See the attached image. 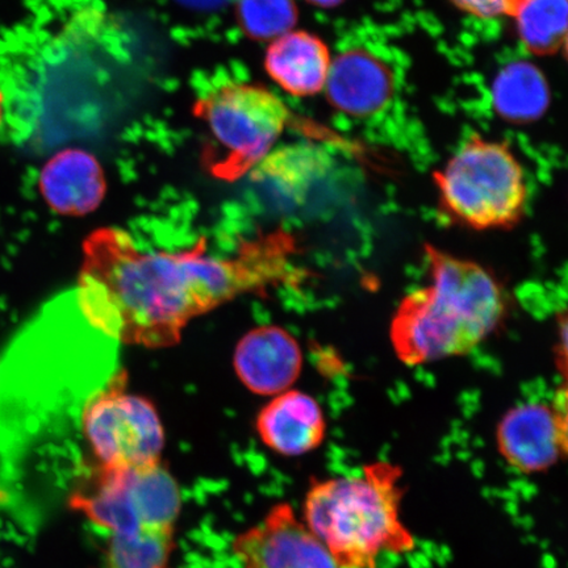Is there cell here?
<instances>
[{"label":"cell","instance_id":"cell-1","mask_svg":"<svg viewBox=\"0 0 568 568\" xmlns=\"http://www.w3.org/2000/svg\"><path fill=\"white\" fill-rule=\"evenodd\" d=\"M287 246L284 234H270L230 258L209 254L204 240L184 251L142 252L130 234L105 226L84 240L78 305L119 344L173 346L191 320L278 281Z\"/></svg>","mask_w":568,"mask_h":568},{"label":"cell","instance_id":"cell-2","mask_svg":"<svg viewBox=\"0 0 568 568\" xmlns=\"http://www.w3.org/2000/svg\"><path fill=\"white\" fill-rule=\"evenodd\" d=\"M119 345L83 316L75 290L65 291L44 304L13 341L0 371V389L24 409H82L122 367Z\"/></svg>","mask_w":568,"mask_h":568},{"label":"cell","instance_id":"cell-3","mask_svg":"<svg viewBox=\"0 0 568 568\" xmlns=\"http://www.w3.org/2000/svg\"><path fill=\"white\" fill-rule=\"evenodd\" d=\"M425 257L430 282L403 297L389 326L394 352L408 366L473 352L507 311L506 293L485 266L433 245Z\"/></svg>","mask_w":568,"mask_h":568},{"label":"cell","instance_id":"cell-4","mask_svg":"<svg viewBox=\"0 0 568 568\" xmlns=\"http://www.w3.org/2000/svg\"><path fill=\"white\" fill-rule=\"evenodd\" d=\"M403 475L399 465L376 460L359 474L312 480L302 520L339 567L376 568L385 554L415 550L402 516Z\"/></svg>","mask_w":568,"mask_h":568},{"label":"cell","instance_id":"cell-5","mask_svg":"<svg viewBox=\"0 0 568 568\" xmlns=\"http://www.w3.org/2000/svg\"><path fill=\"white\" fill-rule=\"evenodd\" d=\"M433 178L443 212L466 229H514L527 211L524 168L503 142L468 139Z\"/></svg>","mask_w":568,"mask_h":568},{"label":"cell","instance_id":"cell-6","mask_svg":"<svg viewBox=\"0 0 568 568\" xmlns=\"http://www.w3.org/2000/svg\"><path fill=\"white\" fill-rule=\"evenodd\" d=\"M69 506L112 535L174 530L182 506L173 475L161 464L141 467L97 465L74 489Z\"/></svg>","mask_w":568,"mask_h":568},{"label":"cell","instance_id":"cell-7","mask_svg":"<svg viewBox=\"0 0 568 568\" xmlns=\"http://www.w3.org/2000/svg\"><path fill=\"white\" fill-rule=\"evenodd\" d=\"M222 158L211 166L223 180H237L273 151L290 120L286 103L266 88L226 83L197 104Z\"/></svg>","mask_w":568,"mask_h":568},{"label":"cell","instance_id":"cell-8","mask_svg":"<svg viewBox=\"0 0 568 568\" xmlns=\"http://www.w3.org/2000/svg\"><path fill=\"white\" fill-rule=\"evenodd\" d=\"M126 385L122 366L81 409L83 435L98 465L141 467L161 460L165 430L158 409L145 397L128 393Z\"/></svg>","mask_w":568,"mask_h":568},{"label":"cell","instance_id":"cell-9","mask_svg":"<svg viewBox=\"0 0 568 568\" xmlns=\"http://www.w3.org/2000/svg\"><path fill=\"white\" fill-rule=\"evenodd\" d=\"M500 457L514 470L536 475L551 470L567 454V390L551 403H524L500 418L495 433Z\"/></svg>","mask_w":568,"mask_h":568},{"label":"cell","instance_id":"cell-10","mask_svg":"<svg viewBox=\"0 0 568 568\" xmlns=\"http://www.w3.org/2000/svg\"><path fill=\"white\" fill-rule=\"evenodd\" d=\"M232 548L241 568H343L288 503L276 504Z\"/></svg>","mask_w":568,"mask_h":568},{"label":"cell","instance_id":"cell-11","mask_svg":"<svg viewBox=\"0 0 568 568\" xmlns=\"http://www.w3.org/2000/svg\"><path fill=\"white\" fill-rule=\"evenodd\" d=\"M302 367L301 345L280 326H260L248 332L234 353L239 378L258 395H278L290 389Z\"/></svg>","mask_w":568,"mask_h":568},{"label":"cell","instance_id":"cell-12","mask_svg":"<svg viewBox=\"0 0 568 568\" xmlns=\"http://www.w3.org/2000/svg\"><path fill=\"white\" fill-rule=\"evenodd\" d=\"M394 89V75L378 54L351 49L332 60L324 92L338 111L367 118L388 105Z\"/></svg>","mask_w":568,"mask_h":568},{"label":"cell","instance_id":"cell-13","mask_svg":"<svg viewBox=\"0 0 568 568\" xmlns=\"http://www.w3.org/2000/svg\"><path fill=\"white\" fill-rule=\"evenodd\" d=\"M258 436L270 450L283 457L315 452L326 436V418L315 397L297 389L275 395L257 417Z\"/></svg>","mask_w":568,"mask_h":568},{"label":"cell","instance_id":"cell-14","mask_svg":"<svg viewBox=\"0 0 568 568\" xmlns=\"http://www.w3.org/2000/svg\"><path fill=\"white\" fill-rule=\"evenodd\" d=\"M328 45L307 31H287L268 45L265 69L287 94L314 97L323 92L332 67Z\"/></svg>","mask_w":568,"mask_h":568},{"label":"cell","instance_id":"cell-15","mask_svg":"<svg viewBox=\"0 0 568 568\" xmlns=\"http://www.w3.org/2000/svg\"><path fill=\"white\" fill-rule=\"evenodd\" d=\"M40 190L45 202L61 215H89L105 195L103 169L88 152L67 149L42 169Z\"/></svg>","mask_w":568,"mask_h":568},{"label":"cell","instance_id":"cell-16","mask_svg":"<svg viewBox=\"0 0 568 568\" xmlns=\"http://www.w3.org/2000/svg\"><path fill=\"white\" fill-rule=\"evenodd\" d=\"M567 13V0H509L506 17L529 52L550 55L566 47Z\"/></svg>","mask_w":568,"mask_h":568},{"label":"cell","instance_id":"cell-17","mask_svg":"<svg viewBox=\"0 0 568 568\" xmlns=\"http://www.w3.org/2000/svg\"><path fill=\"white\" fill-rule=\"evenodd\" d=\"M495 105L504 118L514 122H530L542 115L549 92L544 77L529 63H516L497 78Z\"/></svg>","mask_w":568,"mask_h":568},{"label":"cell","instance_id":"cell-18","mask_svg":"<svg viewBox=\"0 0 568 568\" xmlns=\"http://www.w3.org/2000/svg\"><path fill=\"white\" fill-rule=\"evenodd\" d=\"M174 550V530H142L112 535L102 568H169Z\"/></svg>","mask_w":568,"mask_h":568},{"label":"cell","instance_id":"cell-19","mask_svg":"<svg viewBox=\"0 0 568 568\" xmlns=\"http://www.w3.org/2000/svg\"><path fill=\"white\" fill-rule=\"evenodd\" d=\"M239 17L253 38H278L290 31L294 7L290 0H239Z\"/></svg>","mask_w":568,"mask_h":568},{"label":"cell","instance_id":"cell-20","mask_svg":"<svg viewBox=\"0 0 568 568\" xmlns=\"http://www.w3.org/2000/svg\"><path fill=\"white\" fill-rule=\"evenodd\" d=\"M462 12L478 19L506 17L509 0H450Z\"/></svg>","mask_w":568,"mask_h":568},{"label":"cell","instance_id":"cell-21","mask_svg":"<svg viewBox=\"0 0 568 568\" xmlns=\"http://www.w3.org/2000/svg\"><path fill=\"white\" fill-rule=\"evenodd\" d=\"M181 2L197 7V9H213V7L222 6L229 0H181Z\"/></svg>","mask_w":568,"mask_h":568},{"label":"cell","instance_id":"cell-22","mask_svg":"<svg viewBox=\"0 0 568 568\" xmlns=\"http://www.w3.org/2000/svg\"><path fill=\"white\" fill-rule=\"evenodd\" d=\"M2 110H3V94L0 91V120H2Z\"/></svg>","mask_w":568,"mask_h":568}]
</instances>
